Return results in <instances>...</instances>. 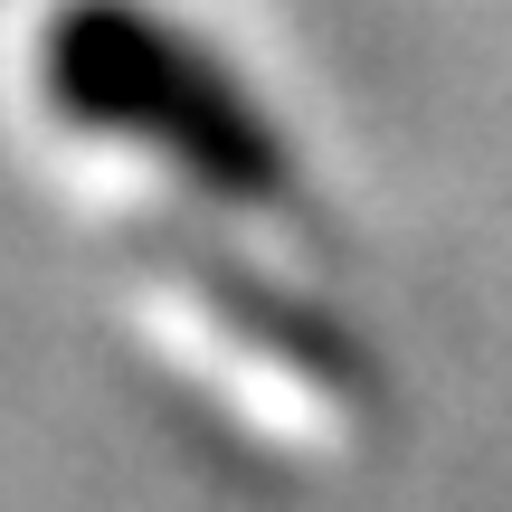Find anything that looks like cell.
Wrapping results in <instances>:
<instances>
[{"label":"cell","instance_id":"obj_2","mask_svg":"<svg viewBox=\"0 0 512 512\" xmlns=\"http://www.w3.org/2000/svg\"><path fill=\"white\" fill-rule=\"evenodd\" d=\"M143 294L162 313V332L275 437H351L361 418V370L332 332H313L304 313H285L275 294H256L238 266L200 247H152Z\"/></svg>","mask_w":512,"mask_h":512},{"label":"cell","instance_id":"obj_1","mask_svg":"<svg viewBox=\"0 0 512 512\" xmlns=\"http://www.w3.org/2000/svg\"><path fill=\"white\" fill-rule=\"evenodd\" d=\"M38 76L76 124H114L133 143H162L190 181L238 209H285V152L266 114L209 67L190 38H171L143 0H57L38 38Z\"/></svg>","mask_w":512,"mask_h":512}]
</instances>
